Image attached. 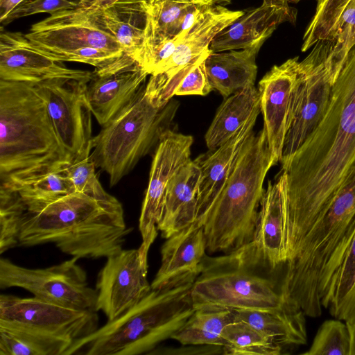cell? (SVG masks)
Instances as JSON below:
<instances>
[{"mask_svg":"<svg viewBox=\"0 0 355 355\" xmlns=\"http://www.w3.org/2000/svg\"><path fill=\"white\" fill-rule=\"evenodd\" d=\"M355 163V45L334 83L327 110L296 151L287 173L284 233L300 243L328 210Z\"/></svg>","mask_w":355,"mask_h":355,"instance_id":"1","label":"cell"},{"mask_svg":"<svg viewBox=\"0 0 355 355\" xmlns=\"http://www.w3.org/2000/svg\"><path fill=\"white\" fill-rule=\"evenodd\" d=\"M13 193L22 207L19 246L52 243L78 259L107 258L123 249L132 230L126 226L119 200H97L75 191L40 202L22 199Z\"/></svg>","mask_w":355,"mask_h":355,"instance_id":"2","label":"cell"},{"mask_svg":"<svg viewBox=\"0 0 355 355\" xmlns=\"http://www.w3.org/2000/svg\"><path fill=\"white\" fill-rule=\"evenodd\" d=\"M71 163L35 85L0 80V188L17 187Z\"/></svg>","mask_w":355,"mask_h":355,"instance_id":"3","label":"cell"},{"mask_svg":"<svg viewBox=\"0 0 355 355\" xmlns=\"http://www.w3.org/2000/svg\"><path fill=\"white\" fill-rule=\"evenodd\" d=\"M277 162L264 128L244 141L230 174L205 215L202 225L207 251L229 253L254 240L263 182Z\"/></svg>","mask_w":355,"mask_h":355,"instance_id":"4","label":"cell"},{"mask_svg":"<svg viewBox=\"0 0 355 355\" xmlns=\"http://www.w3.org/2000/svg\"><path fill=\"white\" fill-rule=\"evenodd\" d=\"M286 263L272 267L252 241L222 255L207 254L191 290L193 309H278L291 299L284 285Z\"/></svg>","mask_w":355,"mask_h":355,"instance_id":"5","label":"cell"},{"mask_svg":"<svg viewBox=\"0 0 355 355\" xmlns=\"http://www.w3.org/2000/svg\"><path fill=\"white\" fill-rule=\"evenodd\" d=\"M193 283L152 289L125 313L74 342L66 355L149 354L171 338L193 313Z\"/></svg>","mask_w":355,"mask_h":355,"instance_id":"6","label":"cell"},{"mask_svg":"<svg viewBox=\"0 0 355 355\" xmlns=\"http://www.w3.org/2000/svg\"><path fill=\"white\" fill-rule=\"evenodd\" d=\"M145 86L92 139L90 158L116 184L158 142L172 111L155 106Z\"/></svg>","mask_w":355,"mask_h":355,"instance_id":"7","label":"cell"},{"mask_svg":"<svg viewBox=\"0 0 355 355\" xmlns=\"http://www.w3.org/2000/svg\"><path fill=\"white\" fill-rule=\"evenodd\" d=\"M331 50L326 42L318 41L299 65L288 130L285 138L282 169L290 163L296 151L324 117L336 82L327 64Z\"/></svg>","mask_w":355,"mask_h":355,"instance_id":"8","label":"cell"},{"mask_svg":"<svg viewBox=\"0 0 355 355\" xmlns=\"http://www.w3.org/2000/svg\"><path fill=\"white\" fill-rule=\"evenodd\" d=\"M78 260L72 257L47 268H28L1 257L0 288L19 287L49 302L96 311V289L89 286L86 272Z\"/></svg>","mask_w":355,"mask_h":355,"instance_id":"9","label":"cell"},{"mask_svg":"<svg viewBox=\"0 0 355 355\" xmlns=\"http://www.w3.org/2000/svg\"><path fill=\"white\" fill-rule=\"evenodd\" d=\"M0 326L73 343L98 328L97 311L71 309L37 297L0 295Z\"/></svg>","mask_w":355,"mask_h":355,"instance_id":"10","label":"cell"},{"mask_svg":"<svg viewBox=\"0 0 355 355\" xmlns=\"http://www.w3.org/2000/svg\"><path fill=\"white\" fill-rule=\"evenodd\" d=\"M89 80L55 78L33 84L44 100L57 136L71 163L89 157L92 111L86 98Z\"/></svg>","mask_w":355,"mask_h":355,"instance_id":"11","label":"cell"},{"mask_svg":"<svg viewBox=\"0 0 355 355\" xmlns=\"http://www.w3.org/2000/svg\"><path fill=\"white\" fill-rule=\"evenodd\" d=\"M193 141L192 136L169 129L162 134L158 141L139 220L142 241L138 249L145 261H148L149 249L158 234L168 184L180 168L191 160Z\"/></svg>","mask_w":355,"mask_h":355,"instance_id":"12","label":"cell"},{"mask_svg":"<svg viewBox=\"0 0 355 355\" xmlns=\"http://www.w3.org/2000/svg\"><path fill=\"white\" fill-rule=\"evenodd\" d=\"M106 259L96 281L95 309L112 321L137 304L152 288L147 279L148 262L139 249H122Z\"/></svg>","mask_w":355,"mask_h":355,"instance_id":"13","label":"cell"},{"mask_svg":"<svg viewBox=\"0 0 355 355\" xmlns=\"http://www.w3.org/2000/svg\"><path fill=\"white\" fill-rule=\"evenodd\" d=\"M244 12L222 5L212 6L182 37L143 49L137 62L148 75L188 65L207 51L214 38Z\"/></svg>","mask_w":355,"mask_h":355,"instance_id":"14","label":"cell"},{"mask_svg":"<svg viewBox=\"0 0 355 355\" xmlns=\"http://www.w3.org/2000/svg\"><path fill=\"white\" fill-rule=\"evenodd\" d=\"M26 37L50 58L59 53L93 47L125 53L118 41L101 29L89 15L76 8L60 11L32 25Z\"/></svg>","mask_w":355,"mask_h":355,"instance_id":"15","label":"cell"},{"mask_svg":"<svg viewBox=\"0 0 355 355\" xmlns=\"http://www.w3.org/2000/svg\"><path fill=\"white\" fill-rule=\"evenodd\" d=\"M92 72L67 67L52 59L20 32L0 33V80L36 84L55 78L89 80Z\"/></svg>","mask_w":355,"mask_h":355,"instance_id":"16","label":"cell"},{"mask_svg":"<svg viewBox=\"0 0 355 355\" xmlns=\"http://www.w3.org/2000/svg\"><path fill=\"white\" fill-rule=\"evenodd\" d=\"M148 73L124 54L112 63L95 69L87 83L86 98L97 122L103 126L145 85Z\"/></svg>","mask_w":355,"mask_h":355,"instance_id":"17","label":"cell"},{"mask_svg":"<svg viewBox=\"0 0 355 355\" xmlns=\"http://www.w3.org/2000/svg\"><path fill=\"white\" fill-rule=\"evenodd\" d=\"M299 65L298 57L290 58L282 64L274 65L259 82L263 128L277 163L282 157Z\"/></svg>","mask_w":355,"mask_h":355,"instance_id":"18","label":"cell"},{"mask_svg":"<svg viewBox=\"0 0 355 355\" xmlns=\"http://www.w3.org/2000/svg\"><path fill=\"white\" fill-rule=\"evenodd\" d=\"M318 41L331 45L327 63L337 79L349 50L355 45V0H322L303 36L302 52Z\"/></svg>","mask_w":355,"mask_h":355,"instance_id":"19","label":"cell"},{"mask_svg":"<svg viewBox=\"0 0 355 355\" xmlns=\"http://www.w3.org/2000/svg\"><path fill=\"white\" fill-rule=\"evenodd\" d=\"M207 241L202 225L194 222L173 234L161 248V264L152 289L194 282L207 255Z\"/></svg>","mask_w":355,"mask_h":355,"instance_id":"20","label":"cell"},{"mask_svg":"<svg viewBox=\"0 0 355 355\" xmlns=\"http://www.w3.org/2000/svg\"><path fill=\"white\" fill-rule=\"evenodd\" d=\"M296 10L288 3L263 0L261 5L236 19L220 32L209 49L211 52L250 48L265 41L282 23H295Z\"/></svg>","mask_w":355,"mask_h":355,"instance_id":"21","label":"cell"},{"mask_svg":"<svg viewBox=\"0 0 355 355\" xmlns=\"http://www.w3.org/2000/svg\"><path fill=\"white\" fill-rule=\"evenodd\" d=\"M260 112L259 107L226 143L194 159L200 169L195 222L205 215L222 190L244 141L253 131Z\"/></svg>","mask_w":355,"mask_h":355,"instance_id":"22","label":"cell"},{"mask_svg":"<svg viewBox=\"0 0 355 355\" xmlns=\"http://www.w3.org/2000/svg\"><path fill=\"white\" fill-rule=\"evenodd\" d=\"M287 173L269 181L261 200L254 243L258 252L273 268L287 262L284 230Z\"/></svg>","mask_w":355,"mask_h":355,"instance_id":"23","label":"cell"},{"mask_svg":"<svg viewBox=\"0 0 355 355\" xmlns=\"http://www.w3.org/2000/svg\"><path fill=\"white\" fill-rule=\"evenodd\" d=\"M87 13L97 26L118 41L125 54L137 61L145 38L148 0H119Z\"/></svg>","mask_w":355,"mask_h":355,"instance_id":"24","label":"cell"},{"mask_svg":"<svg viewBox=\"0 0 355 355\" xmlns=\"http://www.w3.org/2000/svg\"><path fill=\"white\" fill-rule=\"evenodd\" d=\"M209 7L190 0H148V17L141 51L180 39Z\"/></svg>","mask_w":355,"mask_h":355,"instance_id":"25","label":"cell"},{"mask_svg":"<svg viewBox=\"0 0 355 355\" xmlns=\"http://www.w3.org/2000/svg\"><path fill=\"white\" fill-rule=\"evenodd\" d=\"M200 178V169L191 160L171 180L158 225L163 238L166 239L195 222Z\"/></svg>","mask_w":355,"mask_h":355,"instance_id":"26","label":"cell"},{"mask_svg":"<svg viewBox=\"0 0 355 355\" xmlns=\"http://www.w3.org/2000/svg\"><path fill=\"white\" fill-rule=\"evenodd\" d=\"M263 43L250 48L210 52L205 60L209 83L224 97L254 85L257 65L256 57Z\"/></svg>","mask_w":355,"mask_h":355,"instance_id":"27","label":"cell"},{"mask_svg":"<svg viewBox=\"0 0 355 355\" xmlns=\"http://www.w3.org/2000/svg\"><path fill=\"white\" fill-rule=\"evenodd\" d=\"M233 311L234 321L249 324L283 349L306 343L305 314L291 299L275 309Z\"/></svg>","mask_w":355,"mask_h":355,"instance_id":"28","label":"cell"},{"mask_svg":"<svg viewBox=\"0 0 355 355\" xmlns=\"http://www.w3.org/2000/svg\"><path fill=\"white\" fill-rule=\"evenodd\" d=\"M259 107V92L254 85L226 98L205 134L208 149L215 150L226 143Z\"/></svg>","mask_w":355,"mask_h":355,"instance_id":"29","label":"cell"},{"mask_svg":"<svg viewBox=\"0 0 355 355\" xmlns=\"http://www.w3.org/2000/svg\"><path fill=\"white\" fill-rule=\"evenodd\" d=\"M233 310L226 309H195L186 322L171 337L184 346L223 347L225 328L234 322Z\"/></svg>","mask_w":355,"mask_h":355,"instance_id":"30","label":"cell"},{"mask_svg":"<svg viewBox=\"0 0 355 355\" xmlns=\"http://www.w3.org/2000/svg\"><path fill=\"white\" fill-rule=\"evenodd\" d=\"M322 306L336 319L355 320V236L331 281Z\"/></svg>","mask_w":355,"mask_h":355,"instance_id":"31","label":"cell"},{"mask_svg":"<svg viewBox=\"0 0 355 355\" xmlns=\"http://www.w3.org/2000/svg\"><path fill=\"white\" fill-rule=\"evenodd\" d=\"M223 354L279 355L284 349L270 338L243 321L230 323L222 334Z\"/></svg>","mask_w":355,"mask_h":355,"instance_id":"32","label":"cell"},{"mask_svg":"<svg viewBox=\"0 0 355 355\" xmlns=\"http://www.w3.org/2000/svg\"><path fill=\"white\" fill-rule=\"evenodd\" d=\"M72 344L0 326V355H66Z\"/></svg>","mask_w":355,"mask_h":355,"instance_id":"33","label":"cell"},{"mask_svg":"<svg viewBox=\"0 0 355 355\" xmlns=\"http://www.w3.org/2000/svg\"><path fill=\"white\" fill-rule=\"evenodd\" d=\"M64 168L52 171L17 187L4 189L16 193L24 200L40 202L56 200L75 192L73 186L67 177Z\"/></svg>","mask_w":355,"mask_h":355,"instance_id":"34","label":"cell"},{"mask_svg":"<svg viewBox=\"0 0 355 355\" xmlns=\"http://www.w3.org/2000/svg\"><path fill=\"white\" fill-rule=\"evenodd\" d=\"M351 338L345 322L325 320L319 327L312 345L304 355H350Z\"/></svg>","mask_w":355,"mask_h":355,"instance_id":"35","label":"cell"},{"mask_svg":"<svg viewBox=\"0 0 355 355\" xmlns=\"http://www.w3.org/2000/svg\"><path fill=\"white\" fill-rule=\"evenodd\" d=\"M22 207L12 191L0 189V254L18 246Z\"/></svg>","mask_w":355,"mask_h":355,"instance_id":"36","label":"cell"},{"mask_svg":"<svg viewBox=\"0 0 355 355\" xmlns=\"http://www.w3.org/2000/svg\"><path fill=\"white\" fill-rule=\"evenodd\" d=\"M95 168L96 166L89 156L69 164L65 167L64 171L76 192L97 200L117 201L116 198L107 193L102 187Z\"/></svg>","mask_w":355,"mask_h":355,"instance_id":"37","label":"cell"},{"mask_svg":"<svg viewBox=\"0 0 355 355\" xmlns=\"http://www.w3.org/2000/svg\"><path fill=\"white\" fill-rule=\"evenodd\" d=\"M80 0H24L0 20L2 25L32 15L47 12L53 15L60 11L75 9Z\"/></svg>","mask_w":355,"mask_h":355,"instance_id":"38","label":"cell"},{"mask_svg":"<svg viewBox=\"0 0 355 355\" xmlns=\"http://www.w3.org/2000/svg\"><path fill=\"white\" fill-rule=\"evenodd\" d=\"M119 0H80L78 8L86 12H93L105 8Z\"/></svg>","mask_w":355,"mask_h":355,"instance_id":"39","label":"cell"},{"mask_svg":"<svg viewBox=\"0 0 355 355\" xmlns=\"http://www.w3.org/2000/svg\"><path fill=\"white\" fill-rule=\"evenodd\" d=\"M24 0H2L0 1V20Z\"/></svg>","mask_w":355,"mask_h":355,"instance_id":"40","label":"cell"},{"mask_svg":"<svg viewBox=\"0 0 355 355\" xmlns=\"http://www.w3.org/2000/svg\"><path fill=\"white\" fill-rule=\"evenodd\" d=\"M346 324L347 325L351 338L350 355H355V320Z\"/></svg>","mask_w":355,"mask_h":355,"instance_id":"41","label":"cell"},{"mask_svg":"<svg viewBox=\"0 0 355 355\" xmlns=\"http://www.w3.org/2000/svg\"><path fill=\"white\" fill-rule=\"evenodd\" d=\"M190 1L197 3H200V4L212 6H215V5H222V6L227 5L231 3L232 0H190Z\"/></svg>","mask_w":355,"mask_h":355,"instance_id":"42","label":"cell"},{"mask_svg":"<svg viewBox=\"0 0 355 355\" xmlns=\"http://www.w3.org/2000/svg\"><path fill=\"white\" fill-rule=\"evenodd\" d=\"M268 1L286 2V3H296L299 2L301 0H268Z\"/></svg>","mask_w":355,"mask_h":355,"instance_id":"43","label":"cell"},{"mask_svg":"<svg viewBox=\"0 0 355 355\" xmlns=\"http://www.w3.org/2000/svg\"><path fill=\"white\" fill-rule=\"evenodd\" d=\"M317 1V3L322 1V0H316Z\"/></svg>","mask_w":355,"mask_h":355,"instance_id":"44","label":"cell"},{"mask_svg":"<svg viewBox=\"0 0 355 355\" xmlns=\"http://www.w3.org/2000/svg\"><path fill=\"white\" fill-rule=\"evenodd\" d=\"M2 1V0H0V1Z\"/></svg>","mask_w":355,"mask_h":355,"instance_id":"45","label":"cell"}]
</instances>
